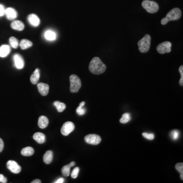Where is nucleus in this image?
<instances>
[{
    "label": "nucleus",
    "instance_id": "f257e3e1",
    "mask_svg": "<svg viewBox=\"0 0 183 183\" xmlns=\"http://www.w3.org/2000/svg\"><path fill=\"white\" fill-rule=\"evenodd\" d=\"M89 70L94 74L99 75L103 73L106 69V66L104 64L100 58L94 57L90 62Z\"/></svg>",
    "mask_w": 183,
    "mask_h": 183
},
{
    "label": "nucleus",
    "instance_id": "f03ea898",
    "mask_svg": "<svg viewBox=\"0 0 183 183\" xmlns=\"http://www.w3.org/2000/svg\"><path fill=\"white\" fill-rule=\"evenodd\" d=\"M181 10H180V9L178 8L173 9L167 14L166 17L161 19V24L162 25H165L171 20H177L179 19L181 17Z\"/></svg>",
    "mask_w": 183,
    "mask_h": 183
},
{
    "label": "nucleus",
    "instance_id": "7ed1b4c3",
    "mask_svg": "<svg viewBox=\"0 0 183 183\" xmlns=\"http://www.w3.org/2000/svg\"><path fill=\"white\" fill-rule=\"evenodd\" d=\"M151 36L149 34H146L137 43L139 51L142 53H147V51H149L151 46Z\"/></svg>",
    "mask_w": 183,
    "mask_h": 183
},
{
    "label": "nucleus",
    "instance_id": "20e7f679",
    "mask_svg": "<svg viewBox=\"0 0 183 183\" xmlns=\"http://www.w3.org/2000/svg\"><path fill=\"white\" fill-rule=\"evenodd\" d=\"M70 90L71 93H77L81 86V80L80 77L75 74H72L70 76Z\"/></svg>",
    "mask_w": 183,
    "mask_h": 183
},
{
    "label": "nucleus",
    "instance_id": "39448f33",
    "mask_svg": "<svg viewBox=\"0 0 183 183\" xmlns=\"http://www.w3.org/2000/svg\"><path fill=\"white\" fill-rule=\"evenodd\" d=\"M142 6L150 13H155L157 12L159 7L156 2L149 0H144L142 2Z\"/></svg>",
    "mask_w": 183,
    "mask_h": 183
},
{
    "label": "nucleus",
    "instance_id": "423d86ee",
    "mask_svg": "<svg viewBox=\"0 0 183 183\" xmlns=\"http://www.w3.org/2000/svg\"><path fill=\"white\" fill-rule=\"evenodd\" d=\"M172 43L169 41H165L161 43L157 46L156 49L158 53L160 54H165L166 53H169L171 51Z\"/></svg>",
    "mask_w": 183,
    "mask_h": 183
},
{
    "label": "nucleus",
    "instance_id": "0eeeda50",
    "mask_svg": "<svg viewBox=\"0 0 183 183\" xmlns=\"http://www.w3.org/2000/svg\"><path fill=\"white\" fill-rule=\"evenodd\" d=\"M85 141L89 144L97 145L100 144L101 138L100 136L97 134H89L85 136Z\"/></svg>",
    "mask_w": 183,
    "mask_h": 183
},
{
    "label": "nucleus",
    "instance_id": "6e6552de",
    "mask_svg": "<svg viewBox=\"0 0 183 183\" xmlns=\"http://www.w3.org/2000/svg\"><path fill=\"white\" fill-rule=\"evenodd\" d=\"M75 129L74 124L72 122H67L63 124L61 128V132L64 136H67Z\"/></svg>",
    "mask_w": 183,
    "mask_h": 183
},
{
    "label": "nucleus",
    "instance_id": "1a4fd4ad",
    "mask_svg": "<svg viewBox=\"0 0 183 183\" xmlns=\"http://www.w3.org/2000/svg\"><path fill=\"white\" fill-rule=\"evenodd\" d=\"M7 167L12 173L17 174L22 170V167L19 165L16 162L13 160H9L7 163Z\"/></svg>",
    "mask_w": 183,
    "mask_h": 183
},
{
    "label": "nucleus",
    "instance_id": "9d476101",
    "mask_svg": "<svg viewBox=\"0 0 183 183\" xmlns=\"http://www.w3.org/2000/svg\"><path fill=\"white\" fill-rule=\"evenodd\" d=\"M15 66L17 69H22L24 68L25 62L22 57L20 54H15L13 56Z\"/></svg>",
    "mask_w": 183,
    "mask_h": 183
},
{
    "label": "nucleus",
    "instance_id": "9b49d317",
    "mask_svg": "<svg viewBox=\"0 0 183 183\" xmlns=\"http://www.w3.org/2000/svg\"><path fill=\"white\" fill-rule=\"evenodd\" d=\"M37 88L40 94L43 96H46L49 92V86L46 83H38Z\"/></svg>",
    "mask_w": 183,
    "mask_h": 183
},
{
    "label": "nucleus",
    "instance_id": "f8f14e48",
    "mask_svg": "<svg viewBox=\"0 0 183 183\" xmlns=\"http://www.w3.org/2000/svg\"><path fill=\"white\" fill-rule=\"evenodd\" d=\"M5 14L7 19L9 20H13L16 19L17 16V12L14 9L12 8H8L5 9Z\"/></svg>",
    "mask_w": 183,
    "mask_h": 183
},
{
    "label": "nucleus",
    "instance_id": "ddd939ff",
    "mask_svg": "<svg viewBox=\"0 0 183 183\" xmlns=\"http://www.w3.org/2000/svg\"><path fill=\"white\" fill-rule=\"evenodd\" d=\"M33 138L39 144H42L45 142V135L41 132H36L33 135Z\"/></svg>",
    "mask_w": 183,
    "mask_h": 183
},
{
    "label": "nucleus",
    "instance_id": "4468645a",
    "mask_svg": "<svg viewBox=\"0 0 183 183\" xmlns=\"http://www.w3.org/2000/svg\"><path fill=\"white\" fill-rule=\"evenodd\" d=\"M28 20L29 23L34 27H37L40 24L39 17L34 14H32L29 15L28 16Z\"/></svg>",
    "mask_w": 183,
    "mask_h": 183
},
{
    "label": "nucleus",
    "instance_id": "2eb2a0df",
    "mask_svg": "<svg viewBox=\"0 0 183 183\" xmlns=\"http://www.w3.org/2000/svg\"><path fill=\"white\" fill-rule=\"evenodd\" d=\"M49 123V121L47 117L44 115H41L39 117L38 120V126L41 129H44L46 127H48Z\"/></svg>",
    "mask_w": 183,
    "mask_h": 183
},
{
    "label": "nucleus",
    "instance_id": "dca6fc26",
    "mask_svg": "<svg viewBox=\"0 0 183 183\" xmlns=\"http://www.w3.org/2000/svg\"><path fill=\"white\" fill-rule=\"evenodd\" d=\"M75 165V163L74 162H71L69 164L63 166L61 170V172H62V175L65 176H69L70 175V168L72 166H74Z\"/></svg>",
    "mask_w": 183,
    "mask_h": 183
},
{
    "label": "nucleus",
    "instance_id": "f3484780",
    "mask_svg": "<svg viewBox=\"0 0 183 183\" xmlns=\"http://www.w3.org/2000/svg\"><path fill=\"white\" fill-rule=\"evenodd\" d=\"M12 29L17 30H22L25 28V25L23 22L19 20L14 21L11 24Z\"/></svg>",
    "mask_w": 183,
    "mask_h": 183
},
{
    "label": "nucleus",
    "instance_id": "a211bd4d",
    "mask_svg": "<svg viewBox=\"0 0 183 183\" xmlns=\"http://www.w3.org/2000/svg\"><path fill=\"white\" fill-rule=\"evenodd\" d=\"M39 78H40V71H39L38 68H37V69H36L35 71L30 76V82L33 84L36 85L38 83V82L39 81Z\"/></svg>",
    "mask_w": 183,
    "mask_h": 183
},
{
    "label": "nucleus",
    "instance_id": "6ab92c4d",
    "mask_svg": "<svg viewBox=\"0 0 183 183\" xmlns=\"http://www.w3.org/2000/svg\"><path fill=\"white\" fill-rule=\"evenodd\" d=\"M10 46L7 45H3L0 48V57L2 58L6 57L10 52Z\"/></svg>",
    "mask_w": 183,
    "mask_h": 183
},
{
    "label": "nucleus",
    "instance_id": "aec40b11",
    "mask_svg": "<svg viewBox=\"0 0 183 183\" xmlns=\"http://www.w3.org/2000/svg\"><path fill=\"white\" fill-rule=\"evenodd\" d=\"M53 159V152L51 151L46 152L43 156V160L47 164H49L52 162Z\"/></svg>",
    "mask_w": 183,
    "mask_h": 183
},
{
    "label": "nucleus",
    "instance_id": "412c9836",
    "mask_svg": "<svg viewBox=\"0 0 183 183\" xmlns=\"http://www.w3.org/2000/svg\"><path fill=\"white\" fill-rule=\"evenodd\" d=\"M34 150L33 147H25L21 151V154L22 156H30L34 154Z\"/></svg>",
    "mask_w": 183,
    "mask_h": 183
},
{
    "label": "nucleus",
    "instance_id": "4be33fe9",
    "mask_svg": "<svg viewBox=\"0 0 183 183\" xmlns=\"http://www.w3.org/2000/svg\"><path fill=\"white\" fill-rule=\"evenodd\" d=\"M33 45V43L27 39H22L20 42V47L22 49H26Z\"/></svg>",
    "mask_w": 183,
    "mask_h": 183
},
{
    "label": "nucleus",
    "instance_id": "5701e85b",
    "mask_svg": "<svg viewBox=\"0 0 183 183\" xmlns=\"http://www.w3.org/2000/svg\"><path fill=\"white\" fill-rule=\"evenodd\" d=\"M54 105L56 106V109L58 110V112H63L65 109L66 107L65 104L62 103V102H60L58 101L54 102Z\"/></svg>",
    "mask_w": 183,
    "mask_h": 183
},
{
    "label": "nucleus",
    "instance_id": "b1692460",
    "mask_svg": "<svg viewBox=\"0 0 183 183\" xmlns=\"http://www.w3.org/2000/svg\"><path fill=\"white\" fill-rule=\"evenodd\" d=\"M45 37L48 40H54L56 38V33L52 30H47L45 33Z\"/></svg>",
    "mask_w": 183,
    "mask_h": 183
},
{
    "label": "nucleus",
    "instance_id": "393cba45",
    "mask_svg": "<svg viewBox=\"0 0 183 183\" xmlns=\"http://www.w3.org/2000/svg\"><path fill=\"white\" fill-rule=\"evenodd\" d=\"M85 104V102H81V103L80 104L79 106L76 109V113L78 114V115H85V113H86V109L83 107Z\"/></svg>",
    "mask_w": 183,
    "mask_h": 183
},
{
    "label": "nucleus",
    "instance_id": "a878e982",
    "mask_svg": "<svg viewBox=\"0 0 183 183\" xmlns=\"http://www.w3.org/2000/svg\"><path fill=\"white\" fill-rule=\"evenodd\" d=\"M130 120V115L129 113H125L122 115V118L120 120V122L122 124H126L129 122Z\"/></svg>",
    "mask_w": 183,
    "mask_h": 183
},
{
    "label": "nucleus",
    "instance_id": "bb28decb",
    "mask_svg": "<svg viewBox=\"0 0 183 183\" xmlns=\"http://www.w3.org/2000/svg\"><path fill=\"white\" fill-rule=\"evenodd\" d=\"M10 45L14 48H17L19 46V41L14 37H11L9 39Z\"/></svg>",
    "mask_w": 183,
    "mask_h": 183
},
{
    "label": "nucleus",
    "instance_id": "cd10ccee",
    "mask_svg": "<svg viewBox=\"0 0 183 183\" xmlns=\"http://www.w3.org/2000/svg\"><path fill=\"white\" fill-rule=\"evenodd\" d=\"M176 169L178 170L180 173V178L182 180H183V163H179L176 165Z\"/></svg>",
    "mask_w": 183,
    "mask_h": 183
},
{
    "label": "nucleus",
    "instance_id": "c85d7f7f",
    "mask_svg": "<svg viewBox=\"0 0 183 183\" xmlns=\"http://www.w3.org/2000/svg\"><path fill=\"white\" fill-rule=\"evenodd\" d=\"M80 171V168L78 167H76L73 170L71 173V176L73 179H76L78 176V173Z\"/></svg>",
    "mask_w": 183,
    "mask_h": 183
},
{
    "label": "nucleus",
    "instance_id": "c756f323",
    "mask_svg": "<svg viewBox=\"0 0 183 183\" xmlns=\"http://www.w3.org/2000/svg\"><path fill=\"white\" fill-rule=\"evenodd\" d=\"M142 136L144 138H146L149 140H152V139H154L155 137L154 134H152V133H147L146 132H144L142 133Z\"/></svg>",
    "mask_w": 183,
    "mask_h": 183
},
{
    "label": "nucleus",
    "instance_id": "7c9ffc66",
    "mask_svg": "<svg viewBox=\"0 0 183 183\" xmlns=\"http://www.w3.org/2000/svg\"><path fill=\"white\" fill-rule=\"evenodd\" d=\"M179 135H180V133H179V132L178 131L173 130L171 132V137H172L173 139L175 140V141L178 139V138L179 137Z\"/></svg>",
    "mask_w": 183,
    "mask_h": 183
},
{
    "label": "nucleus",
    "instance_id": "2f4dec72",
    "mask_svg": "<svg viewBox=\"0 0 183 183\" xmlns=\"http://www.w3.org/2000/svg\"><path fill=\"white\" fill-rule=\"evenodd\" d=\"M179 71L180 72V74H181V79L180 80V85L181 86H183V66H180V68L179 69Z\"/></svg>",
    "mask_w": 183,
    "mask_h": 183
},
{
    "label": "nucleus",
    "instance_id": "473e14b6",
    "mask_svg": "<svg viewBox=\"0 0 183 183\" xmlns=\"http://www.w3.org/2000/svg\"><path fill=\"white\" fill-rule=\"evenodd\" d=\"M5 7L2 5H0V16H3L5 14Z\"/></svg>",
    "mask_w": 183,
    "mask_h": 183
},
{
    "label": "nucleus",
    "instance_id": "72a5a7b5",
    "mask_svg": "<svg viewBox=\"0 0 183 183\" xmlns=\"http://www.w3.org/2000/svg\"><path fill=\"white\" fill-rule=\"evenodd\" d=\"M7 180L6 177L4 176V175L0 174V183H7Z\"/></svg>",
    "mask_w": 183,
    "mask_h": 183
},
{
    "label": "nucleus",
    "instance_id": "f704fd0d",
    "mask_svg": "<svg viewBox=\"0 0 183 183\" xmlns=\"http://www.w3.org/2000/svg\"><path fill=\"white\" fill-rule=\"evenodd\" d=\"M4 146V144L3 141L0 138V152H2L3 151Z\"/></svg>",
    "mask_w": 183,
    "mask_h": 183
},
{
    "label": "nucleus",
    "instance_id": "c9c22d12",
    "mask_svg": "<svg viewBox=\"0 0 183 183\" xmlns=\"http://www.w3.org/2000/svg\"><path fill=\"white\" fill-rule=\"evenodd\" d=\"M64 182V179L63 178H60L57 181L55 182V183H63Z\"/></svg>",
    "mask_w": 183,
    "mask_h": 183
},
{
    "label": "nucleus",
    "instance_id": "e433bc0d",
    "mask_svg": "<svg viewBox=\"0 0 183 183\" xmlns=\"http://www.w3.org/2000/svg\"><path fill=\"white\" fill-rule=\"evenodd\" d=\"M41 183V181L40 180H39V179H36V180H34V181H33L31 183Z\"/></svg>",
    "mask_w": 183,
    "mask_h": 183
}]
</instances>
